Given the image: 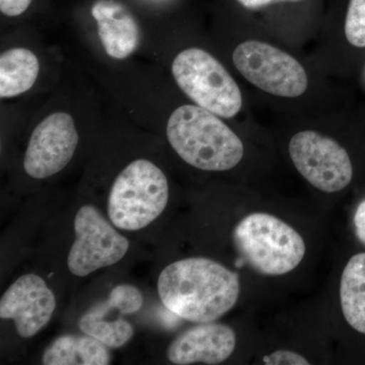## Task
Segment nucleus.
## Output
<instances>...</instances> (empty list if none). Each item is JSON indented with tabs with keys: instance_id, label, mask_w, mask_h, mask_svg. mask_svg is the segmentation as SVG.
<instances>
[{
	"instance_id": "f257e3e1",
	"label": "nucleus",
	"mask_w": 365,
	"mask_h": 365,
	"mask_svg": "<svg viewBox=\"0 0 365 365\" xmlns=\"http://www.w3.org/2000/svg\"><path fill=\"white\" fill-rule=\"evenodd\" d=\"M240 289L237 273L206 258L174 262L158 280L163 306L180 318L199 324L228 313L239 299Z\"/></svg>"
},
{
	"instance_id": "f03ea898",
	"label": "nucleus",
	"mask_w": 365,
	"mask_h": 365,
	"mask_svg": "<svg viewBox=\"0 0 365 365\" xmlns=\"http://www.w3.org/2000/svg\"><path fill=\"white\" fill-rule=\"evenodd\" d=\"M167 136L180 158L197 169L230 170L244 157L239 136L218 116L199 106L175 110L168 121Z\"/></svg>"
},
{
	"instance_id": "7ed1b4c3",
	"label": "nucleus",
	"mask_w": 365,
	"mask_h": 365,
	"mask_svg": "<svg viewBox=\"0 0 365 365\" xmlns=\"http://www.w3.org/2000/svg\"><path fill=\"white\" fill-rule=\"evenodd\" d=\"M234 242L244 261L263 275L292 272L306 255L302 235L267 213H252L242 220L235 228Z\"/></svg>"
},
{
	"instance_id": "20e7f679",
	"label": "nucleus",
	"mask_w": 365,
	"mask_h": 365,
	"mask_svg": "<svg viewBox=\"0 0 365 365\" xmlns=\"http://www.w3.org/2000/svg\"><path fill=\"white\" fill-rule=\"evenodd\" d=\"M169 200V185L165 174L148 160H136L115 180L108 215L120 230H143L162 215Z\"/></svg>"
},
{
	"instance_id": "39448f33",
	"label": "nucleus",
	"mask_w": 365,
	"mask_h": 365,
	"mask_svg": "<svg viewBox=\"0 0 365 365\" xmlns=\"http://www.w3.org/2000/svg\"><path fill=\"white\" fill-rule=\"evenodd\" d=\"M178 86L197 106L216 116L232 118L241 110V90L215 57L198 48L177 55L172 66Z\"/></svg>"
},
{
	"instance_id": "423d86ee",
	"label": "nucleus",
	"mask_w": 365,
	"mask_h": 365,
	"mask_svg": "<svg viewBox=\"0 0 365 365\" xmlns=\"http://www.w3.org/2000/svg\"><path fill=\"white\" fill-rule=\"evenodd\" d=\"M232 60L247 81L266 93L283 98H297L306 93L304 66L272 45L247 41L235 48Z\"/></svg>"
},
{
	"instance_id": "0eeeda50",
	"label": "nucleus",
	"mask_w": 365,
	"mask_h": 365,
	"mask_svg": "<svg viewBox=\"0 0 365 365\" xmlns=\"http://www.w3.org/2000/svg\"><path fill=\"white\" fill-rule=\"evenodd\" d=\"M76 241L67 258L69 271L86 277L114 265L128 252L129 242L105 220L97 208L83 206L74 220Z\"/></svg>"
},
{
	"instance_id": "6e6552de",
	"label": "nucleus",
	"mask_w": 365,
	"mask_h": 365,
	"mask_svg": "<svg viewBox=\"0 0 365 365\" xmlns=\"http://www.w3.org/2000/svg\"><path fill=\"white\" fill-rule=\"evenodd\" d=\"M289 155L302 176L321 191L335 193L351 182L349 155L332 138L314 131L299 132L290 140Z\"/></svg>"
},
{
	"instance_id": "1a4fd4ad",
	"label": "nucleus",
	"mask_w": 365,
	"mask_h": 365,
	"mask_svg": "<svg viewBox=\"0 0 365 365\" xmlns=\"http://www.w3.org/2000/svg\"><path fill=\"white\" fill-rule=\"evenodd\" d=\"M78 143L76 124L67 113H54L34 130L26 148L24 168L34 179L57 174L71 162Z\"/></svg>"
},
{
	"instance_id": "9d476101",
	"label": "nucleus",
	"mask_w": 365,
	"mask_h": 365,
	"mask_svg": "<svg viewBox=\"0 0 365 365\" xmlns=\"http://www.w3.org/2000/svg\"><path fill=\"white\" fill-rule=\"evenodd\" d=\"M55 307V295L45 280L36 274H26L2 295L0 318L13 319L19 335L30 338L49 323Z\"/></svg>"
},
{
	"instance_id": "9b49d317",
	"label": "nucleus",
	"mask_w": 365,
	"mask_h": 365,
	"mask_svg": "<svg viewBox=\"0 0 365 365\" xmlns=\"http://www.w3.org/2000/svg\"><path fill=\"white\" fill-rule=\"evenodd\" d=\"M143 306V294L136 287L119 285L105 302L96 304L81 317L79 328L107 347H122L134 334L133 326L123 316L137 313Z\"/></svg>"
},
{
	"instance_id": "f8f14e48",
	"label": "nucleus",
	"mask_w": 365,
	"mask_h": 365,
	"mask_svg": "<svg viewBox=\"0 0 365 365\" xmlns=\"http://www.w3.org/2000/svg\"><path fill=\"white\" fill-rule=\"evenodd\" d=\"M235 331L225 324L200 323L178 336L168 349V359L174 364H218L235 351Z\"/></svg>"
},
{
	"instance_id": "ddd939ff",
	"label": "nucleus",
	"mask_w": 365,
	"mask_h": 365,
	"mask_svg": "<svg viewBox=\"0 0 365 365\" xmlns=\"http://www.w3.org/2000/svg\"><path fill=\"white\" fill-rule=\"evenodd\" d=\"M98 37L105 51L114 59H125L135 51L140 31L133 14L122 2L97 0L91 7Z\"/></svg>"
},
{
	"instance_id": "4468645a",
	"label": "nucleus",
	"mask_w": 365,
	"mask_h": 365,
	"mask_svg": "<svg viewBox=\"0 0 365 365\" xmlns=\"http://www.w3.org/2000/svg\"><path fill=\"white\" fill-rule=\"evenodd\" d=\"M107 346L90 335L57 338L43 354L45 365H107L111 362Z\"/></svg>"
},
{
	"instance_id": "2eb2a0df",
	"label": "nucleus",
	"mask_w": 365,
	"mask_h": 365,
	"mask_svg": "<svg viewBox=\"0 0 365 365\" xmlns=\"http://www.w3.org/2000/svg\"><path fill=\"white\" fill-rule=\"evenodd\" d=\"M37 56L25 48H14L0 56V97L13 98L30 90L39 74Z\"/></svg>"
},
{
	"instance_id": "dca6fc26",
	"label": "nucleus",
	"mask_w": 365,
	"mask_h": 365,
	"mask_svg": "<svg viewBox=\"0 0 365 365\" xmlns=\"http://www.w3.org/2000/svg\"><path fill=\"white\" fill-rule=\"evenodd\" d=\"M340 300L347 323L365 334V253L354 255L346 264L340 283Z\"/></svg>"
},
{
	"instance_id": "f3484780",
	"label": "nucleus",
	"mask_w": 365,
	"mask_h": 365,
	"mask_svg": "<svg viewBox=\"0 0 365 365\" xmlns=\"http://www.w3.org/2000/svg\"><path fill=\"white\" fill-rule=\"evenodd\" d=\"M345 35L355 47H365V0H350L345 21Z\"/></svg>"
},
{
	"instance_id": "a211bd4d",
	"label": "nucleus",
	"mask_w": 365,
	"mask_h": 365,
	"mask_svg": "<svg viewBox=\"0 0 365 365\" xmlns=\"http://www.w3.org/2000/svg\"><path fill=\"white\" fill-rule=\"evenodd\" d=\"M264 364L268 365H309L304 356L289 350H278L264 357Z\"/></svg>"
},
{
	"instance_id": "6ab92c4d",
	"label": "nucleus",
	"mask_w": 365,
	"mask_h": 365,
	"mask_svg": "<svg viewBox=\"0 0 365 365\" xmlns=\"http://www.w3.org/2000/svg\"><path fill=\"white\" fill-rule=\"evenodd\" d=\"M32 0H0V11L7 16H18L25 13Z\"/></svg>"
},
{
	"instance_id": "aec40b11",
	"label": "nucleus",
	"mask_w": 365,
	"mask_h": 365,
	"mask_svg": "<svg viewBox=\"0 0 365 365\" xmlns=\"http://www.w3.org/2000/svg\"><path fill=\"white\" fill-rule=\"evenodd\" d=\"M355 230L359 241L365 245V200L359 204L354 216Z\"/></svg>"
},
{
	"instance_id": "412c9836",
	"label": "nucleus",
	"mask_w": 365,
	"mask_h": 365,
	"mask_svg": "<svg viewBox=\"0 0 365 365\" xmlns=\"http://www.w3.org/2000/svg\"><path fill=\"white\" fill-rule=\"evenodd\" d=\"M237 1L246 9H255L268 6L274 1H299V0H237Z\"/></svg>"
}]
</instances>
